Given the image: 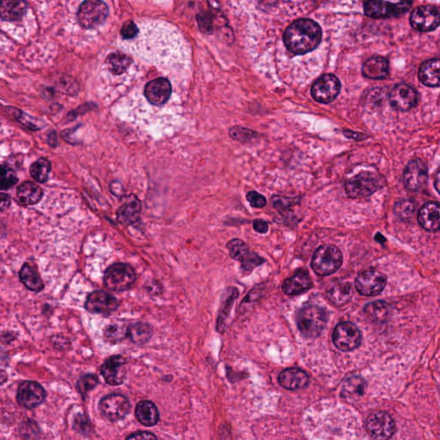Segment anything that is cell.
I'll list each match as a JSON object with an SVG mask.
<instances>
[{"label": "cell", "mask_w": 440, "mask_h": 440, "mask_svg": "<svg viewBox=\"0 0 440 440\" xmlns=\"http://www.w3.org/2000/svg\"><path fill=\"white\" fill-rule=\"evenodd\" d=\"M320 26L311 19H300L291 24L284 35V42L294 55H304L320 44Z\"/></svg>", "instance_id": "1"}, {"label": "cell", "mask_w": 440, "mask_h": 440, "mask_svg": "<svg viewBox=\"0 0 440 440\" xmlns=\"http://www.w3.org/2000/svg\"><path fill=\"white\" fill-rule=\"evenodd\" d=\"M297 324L301 335L306 338H315L321 335L327 324V314L317 305H308L297 313Z\"/></svg>", "instance_id": "2"}, {"label": "cell", "mask_w": 440, "mask_h": 440, "mask_svg": "<svg viewBox=\"0 0 440 440\" xmlns=\"http://www.w3.org/2000/svg\"><path fill=\"white\" fill-rule=\"evenodd\" d=\"M385 185V179L378 174L365 172L347 180L346 193L350 198L358 199L369 196Z\"/></svg>", "instance_id": "3"}, {"label": "cell", "mask_w": 440, "mask_h": 440, "mask_svg": "<svg viewBox=\"0 0 440 440\" xmlns=\"http://www.w3.org/2000/svg\"><path fill=\"white\" fill-rule=\"evenodd\" d=\"M342 251L332 244H324L315 250L311 267L315 274L327 276L333 274L342 264Z\"/></svg>", "instance_id": "4"}, {"label": "cell", "mask_w": 440, "mask_h": 440, "mask_svg": "<svg viewBox=\"0 0 440 440\" xmlns=\"http://www.w3.org/2000/svg\"><path fill=\"white\" fill-rule=\"evenodd\" d=\"M413 0H365V12L372 19H388L410 10Z\"/></svg>", "instance_id": "5"}, {"label": "cell", "mask_w": 440, "mask_h": 440, "mask_svg": "<svg viewBox=\"0 0 440 440\" xmlns=\"http://www.w3.org/2000/svg\"><path fill=\"white\" fill-rule=\"evenodd\" d=\"M136 280V272L130 265L126 264H113L104 273V285L113 292L129 290Z\"/></svg>", "instance_id": "6"}, {"label": "cell", "mask_w": 440, "mask_h": 440, "mask_svg": "<svg viewBox=\"0 0 440 440\" xmlns=\"http://www.w3.org/2000/svg\"><path fill=\"white\" fill-rule=\"evenodd\" d=\"M109 7L102 0H85L77 12V20L84 28L102 26L109 16Z\"/></svg>", "instance_id": "7"}, {"label": "cell", "mask_w": 440, "mask_h": 440, "mask_svg": "<svg viewBox=\"0 0 440 440\" xmlns=\"http://www.w3.org/2000/svg\"><path fill=\"white\" fill-rule=\"evenodd\" d=\"M365 429L370 437L384 440L392 437L396 432V423L390 415L381 412H374L369 415L365 421Z\"/></svg>", "instance_id": "8"}, {"label": "cell", "mask_w": 440, "mask_h": 440, "mask_svg": "<svg viewBox=\"0 0 440 440\" xmlns=\"http://www.w3.org/2000/svg\"><path fill=\"white\" fill-rule=\"evenodd\" d=\"M102 416L110 421L122 420L131 410L129 400L120 394H110L101 400L99 403Z\"/></svg>", "instance_id": "9"}, {"label": "cell", "mask_w": 440, "mask_h": 440, "mask_svg": "<svg viewBox=\"0 0 440 440\" xmlns=\"http://www.w3.org/2000/svg\"><path fill=\"white\" fill-rule=\"evenodd\" d=\"M333 342L337 349L349 352L360 345L361 333L352 322H342L333 330Z\"/></svg>", "instance_id": "10"}, {"label": "cell", "mask_w": 440, "mask_h": 440, "mask_svg": "<svg viewBox=\"0 0 440 440\" xmlns=\"http://www.w3.org/2000/svg\"><path fill=\"white\" fill-rule=\"evenodd\" d=\"M340 83L333 74H324L315 81L311 88L312 98L321 104H329L339 95Z\"/></svg>", "instance_id": "11"}, {"label": "cell", "mask_w": 440, "mask_h": 440, "mask_svg": "<svg viewBox=\"0 0 440 440\" xmlns=\"http://www.w3.org/2000/svg\"><path fill=\"white\" fill-rule=\"evenodd\" d=\"M387 279L377 269H367L358 275L356 286L358 292L364 296H376L385 289Z\"/></svg>", "instance_id": "12"}, {"label": "cell", "mask_w": 440, "mask_h": 440, "mask_svg": "<svg viewBox=\"0 0 440 440\" xmlns=\"http://www.w3.org/2000/svg\"><path fill=\"white\" fill-rule=\"evenodd\" d=\"M230 255L235 260L239 261L244 271L250 272L258 266L264 264V258L251 252L246 243L241 239H232L227 244Z\"/></svg>", "instance_id": "13"}, {"label": "cell", "mask_w": 440, "mask_h": 440, "mask_svg": "<svg viewBox=\"0 0 440 440\" xmlns=\"http://www.w3.org/2000/svg\"><path fill=\"white\" fill-rule=\"evenodd\" d=\"M47 396L44 387L35 381H24L19 387L17 394V403L27 410L41 405Z\"/></svg>", "instance_id": "14"}, {"label": "cell", "mask_w": 440, "mask_h": 440, "mask_svg": "<svg viewBox=\"0 0 440 440\" xmlns=\"http://www.w3.org/2000/svg\"><path fill=\"white\" fill-rule=\"evenodd\" d=\"M410 24L418 31L434 30L440 24L439 12L432 6L417 7L411 14Z\"/></svg>", "instance_id": "15"}, {"label": "cell", "mask_w": 440, "mask_h": 440, "mask_svg": "<svg viewBox=\"0 0 440 440\" xmlns=\"http://www.w3.org/2000/svg\"><path fill=\"white\" fill-rule=\"evenodd\" d=\"M118 306V300L104 291H95L91 293L85 303V308L91 313L105 315L113 313Z\"/></svg>", "instance_id": "16"}, {"label": "cell", "mask_w": 440, "mask_h": 440, "mask_svg": "<svg viewBox=\"0 0 440 440\" xmlns=\"http://www.w3.org/2000/svg\"><path fill=\"white\" fill-rule=\"evenodd\" d=\"M127 361L120 356H111L105 360L101 367L102 375L109 385L117 386L123 384L127 375Z\"/></svg>", "instance_id": "17"}, {"label": "cell", "mask_w": 440, "mask_h": 440, "mask_svg": "<svg viewBox=\"0 0 440 440\" xmlns=\"http://www.w3.org/2000/svg\"><path fill=\"white\" fill-rule=\"evenodd\" d=\"M172 84L165 77H159L151 81L145 88V95L149 102L154 106L161 107L165 104L172 95Z\"/></svg>", "instance_id": "18"}, {"label": "cell", "mask_w": 440, "mask_h": 440, "mask_svg": "<svg viewBox=\"0 0 440 440\" xmlns=\"http://www.w3.org/2000/svg\"><path fill=\"white\" fill-rule=\"evenodd\" d=\"M392 107L400 111H407L417 104L418 95L414 89L405 84L394 87L389 95Z\"/></svg>", "instance_id": "19"}, {"label": "cell", "mask_w": 440, "mask_h": 440, "mask_svg": "<svg viewBox=\"0 0 440 440\" xmlns=\"http://www.w3.org/2000/svg\"><path fill=\"white\" fill-rule=\"evenodd\" d=\"M403 180L407 190L417 191L422 189L428 181L427 166L420 159L410 162L404 170Z\"/></svg>", "instance_id": "20"}, {"label": "cell", "mask_w": 440, "mask_h": 440, "mask_svg": "<svg viewBox=\"0 0 440 440\" xmlns=\"http://www.w3.org/2000/svg\"><path fill=\"white\" fill-rule=\"evenodd\" d=\"M141 212V202L134 194L127 195L122 199L117 219L123 226H130L138 221Z\"/></svg>", "instance_id": "21"}, {"label": "cell", "mask_w": 440, "mask_h": 440, "mask_svg": "<svg viewBox=\"0 0 440 440\" xmlns=\"http://www.w3.org/2000/svg\"><path fill=\"white\" fill-rule=\"evenodd\" d=\"M279 385L286 389L297 390L305 388L310 382L306 372L299 368H289L280 372Z\"/></svg>", "instance_id": "22"}, {"label": "cell", "mask_w": 440, "mask_h": 440, "mask_svg": "<svg viewBox=\"0 0 440 440\" xmlns=\"http://www.w3.org/2000/svg\"><path fill=\"white\" fill-rule=\"evenodd\" d=\"M418 221L422 228L428 232H437L440 230V204L428 202L421 208L418 215Z\"/></svg>", "instance_id": "23"}, {"label": "cell", "mask_w": 440, "mask_h": 440, "mask_svg": "<svg viewBox=\"0 0 440 440\" xmlns=\"http://www.w3.org/2000/svg\"><path fill=\"white\" fill-rule=\"evenodd\" d=\"M312 285L313 284H312L309 273L305 271H300L283 283L282 289L287 295L294 296L306 292L307 290L311 288Z\"/></svg>", "instance_id": "24"}, {"label": "cell", "mask_w": 440, "mask_h": 440, "mask_svg": "<svg viewBox=\"0 0 440 440\" xmlns=\"http://www.w3.org/2000/svg\"><path fill=\"white\" fill-rule=\"evenodd\" d=\"M27 10L26 0H1L0 16L3 21H19L26 15Z\"/></svg>", "instance_id": "25"}, {"label": "cell", "mask_w": 440, "mask_h": 440, "mask_svg": "<svg viewBox=\"0 0 440 440\" xmlns=\"http://www.w3.org/2000/svg\"><path fill=\"white\" fill-rule=\"evenodd\" d=\"M419 79L427 86H440V59H429L422 64L419 70Z\"/></svg>", "instance_id": "26"}, {"label": "cell", "mask_w": 440, "mask_h": 440, "mask_svg": "<svg viewBox=\"0 0 440 440\" xmlns=\"http://www.w3.org/2000/svg\"><path fill=\"white\" fill-rule=\"evenodd\" d=\"M328 300L336 306L349 303L353 296V287L349 282H339L333 284V286L326 292Z\"/></svg>", "instance_id": "27"}, {"label": "cell", "mask_w": 440, "mask_h": 440, "mask_svg": "<svg viewBox=\"0 0 440 440\" xmlns=\"http://www.w3.org/2000/svg\"><path fill=\"white\" fill-rule=\"evenodd\" d=\"M362 73L368 79L384 80L389 73V63L383 57H372L364 64Z\"/></svg>", "instance_id": "28"}, {"label": "cell", "mask_w": 440, "mask_h": 440, "mask_svg": "<svg viewBox=\"0 0 440 440\" xmlns=\"http://www.w3.org/2000/svg\"><path fill=\"white\" fill-rule=\"evenodd\" d=\"M137 420L145 427H152L159 421V413L155 404L150 401H141L136 409Z\"/></svg>", "instance_id": "29"}, {"label": "cell", "mask_w": 440, "mask_h": 440, "mask_svg": "<svg viewBox=\"0 0 440 440\" xmlns=\"http://www.w3.org/2000/svg\"><path fill=\"white\" fill-rule=\"evenodd\" d=\"M44 191L37 184L26 182L17 189V199L24 205H35L42 200Z\"/></svg>", "instance_id": "30"}, {"label": "cell", "mask_w": 440, "mask_h": 440, "mask_svg": "<svg viewBox=\"0 0 440 440\" xmlns=\"http://www.w3.org/2000/svg\"><path fill=\"white\" fill-rule=\"evenodd\" d=\"M367 384L360 377H353L344 382L340 395L349 402H354L364 395Z\"/></svg>", "instance_id": "31"}, {"label": "cell", "mask_w": 440, "mask_h": 440, "mask_svg": "<svg viewBox=\"0 0 440 440\" xmlns=\"http://www.w3.org/2000/svg\"><path fill=\"white\" fill-rule=\"evenodd\" d=\"M19 278L24 286L33 292H41L44 288V283L41 277L30 264L23 266L19 272Z\"/></svg>", "instance_id": "32"}, {"label": "cell", "mask_w": 440, "mask_h": 440, "mask_svg": "<svg viewBox=\"0 0 440 440\" xmlns=\"http://www.w3.org/2000/svg\"><path fill=\"white\" fill-rule=\"evenodd\" d=\"M152 336V329L150 325L144 322H136L127 326V337L131 342L137 345H143L150 340Z\"/></svg>", "instance_id": "33"}, {"label": "cell", "mask_w": 440, "mask_h": 440, "mask_svg": "<svg viewBox=\"0 0 440 440\" xmlns=\"http://www.w3.org/2000/svg\"><path fill=\"white\" fill-rule=\"evenodd\" d=\"M364 311L371 321L381 324L389 317L390 307L384 301H375L365 305Z\"/></svg>", "instance_id": "34"}, {"label": "cell", "mask_w": 440, "mask_h": 440, "mask_svg": "<svg viewBox=\"0 0 440 440\" xmlns=\"http://www.w3.org/2000/svg\"><path fill=\"white\" fill-rule=\"evenodd\" d=\"M132 63V59L129 55L122 54V53L116 52L110 54L107 58V64L110 71L113 74H122L129 68Z\"/></svg>", "instance_id": "35"}, {"label": "cell", "mask_w": 440, "mask_h": 440, "mask_svg": "<svg viewBox=\"0 0 440 440\" xmlns=\"http://www.w3.org/2000/svg\"><path fill=\"white\" fill-rule=\"evenodd\" d=\"M51 170V162L46 158H40L30 167V175L39 183H45Z\"/></svg>", "instance_id": "36"}, {"label": "cell", "mask_w": 440, "mask_h": 440, "mask_svg": "<svg viewBox=\"0 0 440 440\" xmlns=\"http://www.w3.org/2000/svg\"><path fill=\"white\" fill-rule=\"evenodd\" d=\"M105 339L110 343H118L127 337V326L113 324L108 326L104 331Z\"/></svg>", "instance_id": "37"}, {"label": "cell", "mask_w": 440, "mask_h": 440, "mask_svg": "<svg viewBox=\"0 0 440 440\" xmlns=\"http://www.w3.org/2000/svg\"><path fill=\"white\" fill-rule=\"evenodd\" d=\"M229 134L233 140L242 142V143H251L258 138V134L255 131L239 126L232 127Z\"/></svg>", "instance_id": "38"}, {"label": "cell", "mask_w": 440, "mask_h": 440, "mask_svg": "<svg viewBox=\"0 0 440 440\" xmlns=\"http://www.w3.org/2000/svg\"><path fill=\"white\" fill-rule=\"evenodd\" d=\"M273 205L282 215H286L290 209L300 203V198H287L282 196H274L271 199Z\"/></svg>", "instance_id": "39"}, {"label": "cell", "mask_w": 440, "mask_h": 440, "mask_svg": "<svg viewBox=\"0 0 440 440\" xmlns=\"http://www.w3.org/2000/svg\"><path fill=\"white\" fill-rule=\"evenodd\" d=\"M99 379L97 375L85 374L79 379L77 383V389L83 396L87 395L88 392L94 389L98 385Z\"/></svg>", "instance_id": "40"}, {"label": "cell", "mask_w": 440, "mask_h": 440, "mask_svg": "<svg viewBox=\"0 0 440 440\" xmlns=\"http://www.w3.org/2000/svg\"><path fill=\"white\" fill-rule=\"evenodd\" d=\"M17 174L10 167L6 165L2 166L1 169V179H0V187L2 190H7L12 189L14 185H16L17 183Z\"/></svg>", "instance_id": "41"}, {"label": "cell", "mask_w": 440, "mask_h": 440, "mask_svg": "<svg viewBox=\"0 0 440 440\" xmlns=\"http://www.w3.org/2000/svg\"><path fill=\"white\" fill-rule=\"evenodd\" d=\"M395 212L400 219L406 220L411 218L414 212V205L413 202L403 200L397 202L395 208Z\"/></svg>", "instance_id": "42"}, {"label": "cell", "mask_w": 440, "mask_h": 440, "mask_svg": "<svg viewBox=\"0 0 440 440\" xmlns=\"http://www.w3.org/2000/svg\"><path fill=\"white\" fill-rule=\"evenodd\" d=\"M138 33V28L134 21H127V22L123 24L122 31H120L122 37L124 39H126V40H130V39L136 38Z\"/></svg>", "instance_id": "43"}, {"label": "cell", "mask_w": 440, "mask_h": 440, "mask_svg": "<svg viewBox=\"0 0 440 440\" xmlns=\"http://www.w3.org/2000/svg\"><path fill=\"white\" fill-rule=\"evenodd\" d=\"M247 200L250 202L251 207L255 208H262L267 205V200H266L264 195L255 192V191H251V192L248 193Z\"/></svg>", "instance_id": "44"}, {"label": "cell", "mask_w": 440, "mask_h": 440, "mask_svg": "<svg viewBox=\"0 0 440 440\" xmlns=\"http://www.w3.org/2000/svg\"><path fill=\"white\" fill-rule=\"evenodd\" d=\"M73 428L80 432H86L90 431L91 423L84 415L80 414L74 420Z\"/></svg>", "instance_id": "45"}, {"label": "cell", "mask_w": 440, "mask_h": 440, "mask_svg": "<svg viewBox=\"0 0 440 440\" xmlns=\"http://www.w3.org/2000/svg\"><path fill=\"white\" fill-rule=\"evenodd\" d=\"M199 26L205 33H211L212 32V19L205 15H199L197 17Z\"/></svg>", "instance_id": "46"}, {"label": "cell", "mask_w": 440, "mask_h": 440, "mask_svg": "<svg viewBox=\"0 0 440 440\" xmlns=\"http://www.w3.org/2000/svg\"><path fill=\"white\" fill-rule=\"evenodd\" d=\"M253 227L255 232L259 233H266L268 230V223L262 219H255L253 222Z\"/></svg>", "instance_id": "47"}, {"label": "cell", "mask_w": 440, "mask_h": 440, "mask_svg": "<svg viewBox=\"0 0 440 440\" xmlns=\"http://www.w3.org/2000/svg\"><path fill=\"white\" fill-rule=\"evenodd\" d=\"M127 439H156V435L148 432H138L127 437Z\"/></svg>", "instance_id": "48"}, {"label": "cell", "mask_w": 440, "mask_h": 440, "mask_svg": "<svg viewBox=\"0 0 440 440\" xmlns=\"http://www.w3.org/2000/svg\"><path fill=\"white\" fill-rule=\"evenodd\" d=\"M10 203V198L8 195L3 194L1 196V204H0V208L3 211L5 209L8 208Z\"/></svg>", "instance_id": "49"}, {"label": "cell", "mask_w": 440, "mask_h": 440, "mask_svg": "<svg viewBox=\"0 0 440 440\" xmlns=\"http://www.w3.org/2000/svg\"><path fill=\"white\" fill-rule=\"evenodd\" d=\"M434 185L436 190H437L438 192L440 194V169L439 170L437 174H436Z\"/></svg>", "instance_id": "50"}]
</instances>
